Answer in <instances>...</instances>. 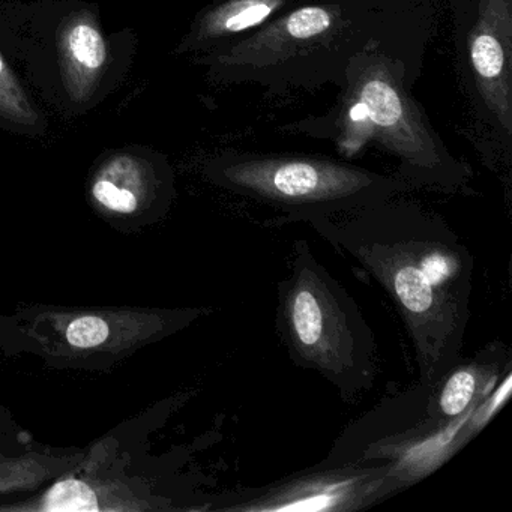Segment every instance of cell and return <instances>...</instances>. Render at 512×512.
Masks as SVG:
<instances>
[{
	"label": "cell",
	"mask_w": 512,
	"mask_h": 512,
	"mask_svg": "<svg viewBox=\"0 0 512 512\" xmlns=\"http://www.w3.org/2000/svg\"><path fill=\"white\" fill-rule=\"evenodd\" d=\"M275 328L290 361L320 374L343 400L353 401L373 388V331L358 302L305 239L293 244L290 274L277 284Z\"/></svg>",
	"instance_id": "3"
},
{
	"label": "cell",
	"mask_w": 512,
	"mask_h": 512,
	"mask_svg": "<svg viewBox=\"0 0 512 512\" xmlns=\"http://www.w3.org/2000/svg\"><path fill=\"white\" fill-rule=\"evenodd\" d=\"M394 466L386 461L322 460L260 487L233 488L205 511L356 512L394 496Z\"/></svg>",
	"instance_id": "6"
},
{
	"label": "cell",
	"mask_w": 512,
	"mask_h": 512,
	"mask_svg": "<svg viewBox=\"0 0 512 512\" xmlns=\"http://www.w3.org/2000/svg\"><path fill=\"white\" fill-rule=\"evenodd\" d=\"M299 0H218L206 8L184 41L185 52L215 53L247 37Z\"/></svg>",
	"instance_id": "10"
},
{
	"label": "cell",
	"mask_w": 512,
	"mask_h": 512,
	"mask_svg": "<svg viewBox=\"0 0 512 512\" xmlns=\"http://www.w3.org/2000/svg\"><path fill=\"white\" fill-rule=\"evenodd\" d=\"M298 223L382 287L412 341L419 383L433 386L463 358L475 260L440 215L392 197Z\"/></svg>",
	"instance_id": "1"
},
{
	"label": "cell",
	"mask_w": 512,
	"mask_h": 512,
	"mask_svg": "<svg viewBox=\"0 0 512 512\" xmlns=\"http://www.w3.org/2000/svg\"><path fill=\"white\" fill-rule=\"evenodd\" d=\"M416 80L406 65L373 41L350 62L341 86L344 133L377 143L398 163L410 190L469 193L472 170L449 152L412 97Z\"/></svg>",
	"instance_id": "4"
},
{
	"label": "cell",
	"mask_w": 512,
	"mask_h": 512,
	"mask_svg": "<svg viewBox=\"0 0 512 512\" xmlns=\"http://www.w3.org/2000/svg\"><path fill=\"white\" fill-rule=\"evenodd\" d=\"M206 313V308L43 310L31 319L26 335L59 358L122 356L187 328Z\"/></svg>",
	"instance_id": "8"
},
{
	"label": "cell",
	"mask_w": 512,
	"mask_h": 512,
	"mask_svg": "<svg viewBox=\"0 0 512 512\" xmlns=\"http://www.w3.org/2000/svg\"><path fill=\"white\" fill-rule=\"evenodd\" d=\"M455 47L476 118L509 152L512 136V0H455Z\"/></svg>",
	"instance_id": "7"
},
{
	"label": "cell",
	"mask_w": 512,
	"mask_h": 512,
	"mask_svg": "<svg viewBox=\"0 0 512 512\" xmlns=\"http://www.w3.org/2000/svg\"><path fill=\"white\" fill-rule=\"evenodd\" d=\"M512 370L509 347L493 341L470 358H461L433 386L427 413L440 422H454L470 415Z\"/></svg>",
	"instance_id": "9"
},
{
	"label": "cell",
	"mask_w": 512,
	"mask_h": 512,
	"mask_svg": "<svg viewBox=\"0 0 512 512\" xmlns=\"http://www.w3.org/2000/svg\"><path fill=\"white\" fill-rule=\"evenodd\" d=\"M205 173L217 187L283 212L274 224L332 217L410 190L395 175L319 155L226 151L209 161Z\"/></svg>",
	"instance_id": "5"
},
{
	"label": "cell",
	"mask_w": 512,
	"mask_h": 512,
	"mask_svg": "<svg viewBox=\"0 0 512 512\" xmlns=\"http://www.w3.org/2000/svg\"><path fill=\"white\" fill-rule=\"evenodd\" d=\"M5 511L101 512L145 511L157 506L137 497L133 491L112 482L86 481L80 478L61 479L37 499L20 505L0 506Z\"/></svg>",
	"instance_id": "12"
},
{
	"label": "cell",
	"mask_w": 512,
	"mask_h": 512,
	"mask_svg": "<svg viewBox=\"0 0 512 512\" xmlns=\"http://www.w3.org/2000/svg\"><path fill=\"white\" fill-rule=\"evenodd\" d=\"M394 0H299L238 43L202 59L224 85L269 94L341 88L350 62L388 28Z\"/></svg>",
	"instance_id": "2"
},
{
	"label": "cell",
	"mask_w": 512,
	"mask_h": 512,
	"mask_svg": "<svg viewBox=\"0 0 512 512\" xmlns=\"http://www.w3.org/2000/svg\"><path fill=\"white\" fill-rule=\"evenodd\" d=\"M49 473V463L37 458L0 463V493L34 487L43 482Z\"/></svg>",
	"instance_id": "15"
},
{
	"label": "cell",
	"mask_w": 512,
	"mask_h": 512,
	"mask_svg": "<svg viewBox=\"0 0 512 512\" xmlns=\"http://www.w3.org/2000/svg\"><path fill=\"white\" fill-rule=\"evenodd\" d=\"M62 79L74 103H86L97 91L109 61L100 29L88 16L71 17L59 34Z\"/></svg>",
	"instance_id": "11"
},
{
	"label": "cell",
	"mask_w": 512,
	"mask_h": 512,
	"mask_svg": "<svg viewBox=\"0 0 512 512\" xmlns=\"http://www.w3.org/2000/svg\"><path fill=\"white\" fill-rule=\"evenodd\" d=\"M155 175L146 161L116 154L101 164L91 184L95 205L113 215H134L155 199Z\"/></svg>",
	"instance_id": "13"
},
{
	"label": "cell",
	"mask_w": 512,
	"mask_h": 512,
	"mask_svg": "<svg viewBox=\"0 0 512 512\" xmlns=\"http://www.w3.org/2000/svg\"><path fill=\"white\" fill-rule=\"evenodd\" d=\"M0 118L22 127H37L40 116L23 91L13 70L0 55Z\"/></svg>",
	"instance_id": "14"
}]
</instances>
